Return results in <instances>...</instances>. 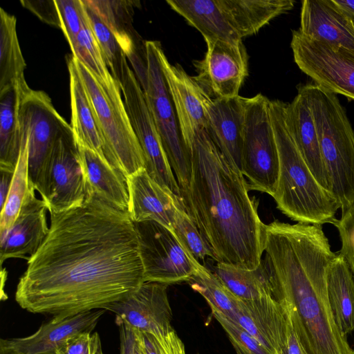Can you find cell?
<instances>
[{
	"label": "cell",
	"mask_w": 354,
	"mask_h": 354,
	"mask_svg": "<svg viewBox=\"0 0 354 354\" xmlns=\"http://www.w3.org/2000/svg\"><path fill=\"white\" fill-rule=\"evenodd\" d=\"M50 214L48 233L17 286L21 308L66 317L103 309L145 282L128 212L92 194L81 205Z\"/></svg>",
	"instance_id": "obj_1"
},
{
	"label": "cell",
	"mask_w": 354,
	"mask_h": 354,
	"mask_svg": "<svg viewBox=\"0 0 354 354\" xmlns=\"http://www.w3.org/2000/svg\"><path fill=\"white\" fill-rule=\"evenodd\" d=\"M189 151L190 182L180 192L185 211L214 261L257 268L264 252L266 225L243 175L228 163L205 129L195 133Z\"/></svg>",
	"instance_id": "obj_2"
},
{
	"label": "cell",
	"mask_w": 354,
	"mask_h": 354,
	"mask_svg": "<svg viewBox=\"0 0 354 354\" xmlns=\"http://www.w3.org/2000/svg\"><path fill=\"white\" fill-rule=\"evenodd\" d=\"M264 252L273 271V296L286 310L306 353L354 354L330 305L327 274L337 254L322 227L298 224L286 231L270 229Z\"/></svg>",
	"instance_id": "obj_3"
},
{
	"label": "cell",
	"mask_w": 354,
	"mask_h": 354,
	"mask_svg": "<svg viewBox=\"0 0 354 354\" xmlns=\"http://www.w3.org/2000/svg\"><path fill=\"white\" fill-rule=\"evenodd\" d=\"M286 104L279 100L270 102L279 160L277 186L272 197L277 208L292 221L333 224L339 206L317 180L299 152L285 121Z\"/></svg>",
	"instance_id": "obj_4"
},
{
	"label": "cell",
	"mask_w": 354,
	"mask_h": 354,
	"mask_svg": "<svg viewBox=\"0 0 354 354\" xmlns=\"http://www.w3.org/2000/svg\"><path fill=\"white\" fill-rule=\"evenodd\" d=\"M300 87L314 118L331 194L343 213L354 204V131L335 93L315 83Z\"/></svg>",
	"instance_id": "obj_5"
},
{
	"label": "cell",
	"mask_w": 354,
	"mask_h": 354,
	"mask_svg": "<svg viewBox=\"0 0 354 354\" xmlns=\"http://www.w3.org/2000/svg\"><path fill=\"white\" fill-rule=\"evenodd\" d=\"M73 59L100 129L108 162L126 177L145 169L144 153L122 98L120 84L113 77L109 82L100 80L73 56Z\"/></svg>",
	"instance_id": "obj_6"
},
{
	"label": "cell",
	"mask_w": 354,
	"mask_h": 354,
	"mask_svg": "<svg viewBox=\"0 0 354 354\" xmlns=\"http://www.w3.org/2000/svg\"><path fill=\"white\" fill-rule=\"evenodd\" d=\"M145 61L138 53L128 57L144 91L169 165L180 192L187 189L192 174L191 153L182 137L175 107L163 74L158 41H146Z\"/></svg>",
	"instance_id": "obj_7"
},
{
	"label": "cell",
	"mask_w": 354,
	"mask_h": 354,
	"mask_svg": "<svg viewBox=\"0 0 354 354\" xmlns=\"http://www.w3.org/2000/svg\"><path fill=\"white\" fill-rule=\"evenodd\" d=\"M270 102L260 93L246 97L241 171L247 178L249 190L272 196L277 186L279 160Z\"/></svg>",
	"instance_id": "obj_8"
},
{
	"label": "cell",
	"mask_w": 354,
	"mask_h": 354,
	"mask_svg": "<svg viewBox=\"0 0 354 354\" xmlns=\"http://www.w3.org/2000/svg\"><path fill=\"white\" fill-rule=\"evenodd\" d=\"M20 126L28 136V170L30 187L42 194L50 157L59 136L71 129L43 91L30 89L21 98Z\"/></svg>",
	"instance_id": "obj_9"
},
{
	"label": "cell",
	"mask_w": 354,
	"mask_h": 354,
	"mask_svg": "<svg viewBox=\"0 0 354 354\" xmlns=\"http://www.w3.org/2000/svg\"><path fill=\"white\" fill-rule=\"evenodd\" d=\"M145 281H188L201 264L187 252L172 230L153 221L133 222Z\"/></svg>",
	"instance_id": "obj_10"
},
{
	"label": "cell",
	"mask_w": 354,
	"mask_h": 354,
	"mask_svg": "<svg viewBox=\"0 0 354 354\" xmlns=\"http://www.w3.org/2000/svg\"><path fill=\"white\" fill-rule=\"evenodd\" d=\"M120 84L131 123L144 153L145 170L156 183L181 198L178 183L169 165L144 91L128 63L124 66Z\"/></svg>",
	"instance_id": "obj_11"
},
{
	"label": "cell",
	"mask_w": 354,
	"mask_h": 354,
	"mask_svg": "<svg viewBox=\"0 0 354 354\" xmlns=\"http://www.w3.org/2000/svg\"><path fill=\"white\" fill-rule=\"evenodd\" d=\"M93 193L72 129L57 139L46 168L41 199L50 212L81 205Z\"/></svg>",
	"instance_id": "obj_12"
},
{
	"label": "cell",
	"mask_w": 354,
	"mask_h": 354,
	"mask_svg": "<svg viewBox=\"0 0 354 354\" xmlns=\"http://www.w3.org/2000/svg\"><path fill=\"white\" fill-rule=\"evenodd\" d=\"M295 62L317 85L354 100V53L293 30Z\"/></svg>",
	"instance_id": "obj_13"
},
{
	"label": "cell",
	"mask_w": 354,
	"mask_h": 354,
	"mask_svg": "<svg viewBox=\"0 0 354 354\" xmlns=\"http://www.w3.org/2000/svg\"><path fill=\"white\" fill-rule=\"evenodd\" d=\"M207 51L202 60L195 64L198 84L214 98L239 95L248 75V55L239 41H206Z\"/></svg>",
	"instance_id": "obj_14"
},
{
	"label": "cell",
	"mask_w": 354,
	"mask_h": 354,
	"mask_svg": "<svg viewBox=\"0 0 354 354\" xmlns=\"http://www.w3.org/2000/svg\"><path fill=\"white\" fill-rule=\"evenodd\" d=\"M167 284L145 281L127 297L111 303L103 309L116 316L115 322L155 335L172 330V311L167 295Z\"/></svg>",
	"instance_id": "obj_15"
},
{
	"label": "cell",
	"mask_w": 354,
	"mask_h": 354,
	"mask_svg": "<svg viewBox=\"0 0 354 354\" xmlns=\"http://www.w3.org/2000/svg\"><path fill=\"white\" fill-rule=\"evenodd\" d=\"M160 57L182 137L189 150L195 133L207 129V109L213 98L180 65L171 64L163 50Z\"/></svg>",
	"instance_id": "obj_16"
},
{
	"label": "cell",
	"mask_w": 354,
	"mask_h": 354,
	"mask_svg": "<svg viewBox=\"0 0 354 354\" xmlns=\"http://www.w3.org/2000/svg\"><path fill=\"white\" fill-rule=\"evenodd\" d=\"M35 192L30 187L12 225L0 231L1 265L8 259H23L28 261L48 233L46 220L48 208L42 199L36 197Z\"/></svg>",
	"instance_id": "obj_17"
},
{
	"label": "cell",
	"mask_w": 354,
	"mask_h": 354,
	"mask_svg": "<svg viewBox=\"0 0 354 354\" xmlns=\"http://www.w3.org/2000/svg\"><path fill=\"white\" fill-rule=\"evenodd\" d=\"M234 322L240 325L270 354H281L288 337L289 316L272 295L241 299Z\"/></svg>",
	"instance_id": "obj_18"
},
{
	"label": "cell",
	"mask_w": 354,
	"mask_h": 354,
	"mask_svg": "<svg viewBox=\"0 0 354 354\" xmlns=\"http://www.w3.org/2000/svg\"><path fill=\"white\" fill-rule=\"evenodd\" d=\"M126 178L131 221H153L172 230L178 209H184L182 200L153 180L145 169Z\"/></svg>",
	"instance_id": "obj_19"
},
{
	"label": "cell",
	"mask_w": 354,
	"mask_h": 354,
	"mask_svg": "<svg viewBox=\"0 0 354 354\" xmlns=\"http://www.w3.org/2000/svg\"><path fill=\"white\" fill-rule=\"evenodd\" d=\"M105 309H95L66 317H52L33 334L11 339H1L0 343L22 354H55L57 349L69 337L84 332H92Z\"/></svg>",
	"instance_id": "obj_20"
},
{
	"label": "cell",
	"mask_w": 354,
	"mask_h": 354,
	"mask_svg": "<svg viewBox=\"0 0 354 354\" xmlns=\"http://www.w3.org/2000/svg\"><path fill=\"white\" fill-rule=\"evenodd\" d=\"M245 100L239 95L213 98L207 109V132L228 163L240 171Z\"/></svg>",
	"instance_id": "obj_21"
},
{
	"label": "cell",
	"mask_w": 354,
	"mask_h": 354,
	"mask_svg": "<svg viewBox=\"0 0 354 354\" xmlns=\"http://www.w3.org/2000/svg\"><path fill=\"white\" fill-rule=\"evenodd\" d=\"M299 32L310 39L346 48L354 53L353 18L333 0H304Z\"/></svg>",
	"instance_id": "obj_22"
},
{
	"label": "cell",
	"mask_w": 354,
	"mask_h": 354,
	"mask_svg": "<svg viewBox=\"0 0 354 354\" xmlns=\"http://www.w3.org/2000/svg\"><path fill=\"white\" fill-rule=\"evenodd\" d=\"M285 121L313 174L319 183L331 193L330 183L322 158L314 118L306 95L300 86L292 102L286 104Z\"/></svg>",
	"instance_id": "obj_23"
},
{
	"label": "cell",
	"mask_w": 354,
	"mask_h": 354,
	"mask_svg": "<svg viewBox=\"0 0 354 354\" xmlns=\"http://www.w3.org/2000/svg\"><path fill=\"white\" fill-rule=\"evenodd\" d=\"M67 66L74 139L78 146L91 149L108 162L104 140L73 55L68 57Z\"/></svg>",
	"instance_id": "obj_24"
},
{
	"label": "cell",
	"mask_w": 354,
	"mask_h": 354,
	"mask_svg": "<svg viewBox=\"0 0 354 354\" xmlns=\"http://www.w3.org/2000/svg\"><path fill=\"white\" fill-rule=\"evenodd\" d=\"M231 27L242 39L257 33L276 17L294 7L292 0H216Z\"/></svg>",
	"instance_id": "obj_25"
},
{
	"label": "cell",
	"mask_w": 354,
	"mask_h": 354,
	"mask_svg": "<svg viewBox=\"0 0 354 354\" xmlns=\"http://www.w3.org/2000/svg\"><path fill=\"white\" fill-rule=\"evenodd\" d=\"M78 149L91 192L128 212L129 196L124 174L91 149L81 146Z\"/></svg>",
	"instance_id": "obj_26"
},
{
	"label": "cell",
	"mask_w": 354,
	"mask_h": 354,
	"mask_svg": "<svg viewBox=\"0 0 354 354\" xmlns=\"http://www.w3.org/2000/svg\"><path fill=\"white\" fill-rule=\"evenodd\" d=\"M167 3L203 36L205 41L242 39L231 27L216 0H167Z\"/></svg>",
	"instance_id": "obj_27"
},
{
	"label": "cell",
	"mask_w": 354,
	"mask_h": 354,
	"mask_svg": "<svg viewBox=\"0 0 354 354\" xmlns=\"http://www.w3.org/2000/svg\"><path fill=\"white\" fill-rule=\"evenodd\" d=\"M26 67L17 37L16 18L1 8L0 91L13 87L22 95L28 93L31 88L25 80Z\"/></svg>",
	"instance_id": "obj_28"
},
{
	"label": "cell",
	"mask_w": 354,
	"mask_h": 354,
	"mask_svg": "<svg viewBox=\"0 0 354 354\" xmlns=\"http://www.w3.org/2000/svg\"><path fill=\"white\" fill-rule=\"evenodd\" d=\"M327 287L336 324L348 336L354 332V277L340 253L328 267Z\"/></svg>",
	"instance_id": "obj_29"
},
{
	"label": "cell",
	"mask_w": 354,
	"mask_h": 354,
	"mask_svg": "<svg viewBox=\"0 0 354 354\" xmlns=\"http://www.w3.org/2000/svg\"><path fill=\"white\" fill-rule=\"evenodd\" d=\"M214 273L240 299L250 300L273 296L272 271L266 256L255 269L217 263Z\"/></svg>",
	"instance_id": "obj_30"
},
{
	"label": "cell",
	"mask_w": 354,
	"mask_h": 354,
	"mask_svg": "<svg viewBox=\"0 0 354 354\" xmlns=\"http://www.w3.org/2000/svg\"><path fill=\"white\" fill-rule=\"evenodd\" d=\"M24 95L13 87L0 91V169L15 171L17 164L21 143L19 111Z\"/></svg>",
	"instance_id": "obj_31"
},
{
	"label": "cell",
	"mask_w": 354,
	"mask_h": 354,
	"mask_svg": "<svg viewBox=\"0 0 354 354\" xmlns=\"http://www.w3.org/2000/svg\"><path fill=\"white\" fill-rule=\"evenodd\" d=\"M111 30L127 55L136 50L132 35L133 9L139 3L130 0H82Z\"/></svg>",
	"instance_id": "obj_32"
},
{
	"label": "cell",
	"mask_w": 354,
	"mask_h": 354,
	"mask_svg": "<svg viewBox=\"0 0 354 354\" xmlns=\"http://www.w3.org/2000/svg\"><path fill=\"white\" fill-rule=\"evenodd\" d=\"M187 283L194 290L204 297L212 311H218L232 321L235 320L241 299L204 265L198 266Z\"/></svg>",
	"instance_id": "obj_33"
},
{
	"label": "cell",
	"mask_w": 354,
	"mask_h": 354,
	"mask_svg": "<svg viewBox=\"0 0 354 354\" xmlns=\"http://www.w3.org/2000/svg\"><path fill=\"white\" fill-rule=\"evenodd\" d=\"M21 143L6 203L1 209L0 231L10 228L17 219L24 199L30 189L28 170V136L21 126Z\"/></svg>",
	"instance_id": "obj_34"
},
{
	"label": "cell",
	"mask_w": 354,
	"mask_h": 354,
	"mask_svg": "<svg viewBox=\"0 0 354 354\" xmlns=\"http://www.w3.org/2000/svg\"><path fill=\"white\" fill-rule=\"evenodd\" d=\"M84 5L91 28L106 66L113 77L120 83L124 66L127 63V55L111 30L89 7Z\"/></svg>",
	"instance_id": "obj_35"
},
{
	"label": "cell",
	"mask_w": 354,
	"mask_h": 354,
	"mask_svg": "<svg viewBox=\"0 0 354 354\" xmlns=\"http://www.w3.org/2000/svg\"><path fill=\"white\" fill-rule=\"evenodd\" d=\"M71 49L73 56L80 61L96 77L104 82H109L113 78L91 28L88 16Z\"/></svg>",
	"instance_id": "obj_36"
},
{
	"label": "cell",
	"mask_w": 354,
	"mask_h": 354,
	"mask_svg": "<svg viewBox=\"0 0 354 354\" xmlns=\"http://www.w3.org/2000/svg\"><path fill=\"white\" fill-rule=\"evenodd\" d=\"M172 231L187 252L198 262H204L207 257L214 260L213 253L198 227L183 208H179L176 212Z\"/></svg>",
	"instance_id": "obj_37"
},
{
	"label": "cell",
	"mask_w": 354,
	"mask_h": 354,
	"mask_svg": "<svg viewBox=\"0 0 354 354\" xmlns=\"http://www.w3.org/2000/svg\"><path fill=\"white\" fill-rule=\"evenodd\" d=\"M134 330L140 354H187L174 329L161 335Z\"/></svg>",
	"instance_id": "obj_38"
},
{
	"label": "cell",
	"mask_w": 354,
	"mask_h": 354,
	"mask_svg": "<svg viewBox=\"0 0 354 354\" xmlns=\"http://www.w3.org/2000/svg\"><path fill=\"white\" fill-rule=\"evenodd\" d=\"M55 3L61 29L72 47L87 19L85 5L82 0H55Z\"/></svg>",
	"instance_id": "obj_39"
},
{
	"label": "cell",
	"mask_w": 354,
	"mask_h": 354,
	"mask_svg": "<svg viewBox=\"0 0 354 354\" xmlns=\"http://www.w3.org/2000/svg\"><path fill=\"white\" fill-rule=\"evenodd\" d=\"M212 315L227 333L237 354H270L240 325L218 311H212Z\"/></svg>",
	"instance_id": "obj_40"
},
{
	"label": "cell",
	"mask_w": 354,
	"mask_h": 354,
	"mask_svg": "<svg viewBox=\"0 0 354 354\" xmlns=\"http://www.w3.org/2000/svg\"><path fill=\"white\" fill-rule=\"evenodd\" d=\"M341 241L340 254L345 259L354 277V204L342 213L340 219L333 224Z\"/></svg>",
	"instance_id": "obj_41"
},
{
	"label": "cell",
	"mask_w": 354,
	"mask_h": 354,
	"mask_svg": "<svg viewBox=\"0 0 354 354\" xmlns=\"http://www.w3.org/2000/svg\"><path fill=\"white\" fill-rule=\"evenodd\" d=\"M101 348L97 333L84 332L67 339L55 354H97Z\"/></svg>",
	"instance_id": "obj_42"
},
{
	"label": "cell",
	"mask_w": 354,
	"mask_h": 354,
	"mask_svg": "<svg viewBox=\"0 0 354 354\" xmlns=\"http://www.w3.org/2000/svg\"><path fill=\"white\" fill-rule=\"evenodd\" d=\"M20 2L24 7L32 12L43 21L61 28V21L55 0H21Z\"/></svg>",
	"instance_id": "obj_43"
},
{
	"label": "cell",
	"mask_w": 354,
	"mask_h": 354,
	"mask_svg": "<svg viewBox=\"0 0 354 354\" xmlns=\"http://www.w3.org/2000/svg\"><path fill=\"white\" fill-rule=\"evenodd\" d=\"M118 325L120 329V354H140L134 329L123 322Z\"/></svg>",
	"instance_id": "obj_44"
},
{
	"label": "cell",
	"mask_w": 354,
	"mask_h": 354,
	"mask_svg": "<svg viewBox=\"0 0 354 354\" xmlns=\"http://www.w3.org/2000/svg\"><path fill=\"white\" fill-rule=\"evenodd\" d=\"M289 316V315H288ZM300 340L292 327L290 317L287 341L281 354H305Z\"/></svg>",
	"instance_id": "obj_45"
},
{
	"label": "cell",
	"mask_w": 354,
	"mask_h": 354,
	"mask_svg": "<svg viewBox=\"0 0 354 354\" xmlns=\"http://www.w3.org/2000/svg\"><path fill=\"white\" fill-rule=\"evenodd\" d=\"M0 171L1 174L0 183V204L1 209L8 197L14 171L5 169H0Z\"/></svg>",
	"instance_id": "obj_46"
},
{
	"label": "cell",
	"mask_w": 354,
	"mask_h": 354,
	"mask_svg": "<svg viewBox=\"0 0 354 354\" xmlns=\"http://www.w3.org/2000/svg\"><path fill=\"white\" fill-rule=\"evenodd\" d=\"M340 8L354 18V0H333Z\"/></svg>",
	"instance_id": "obj_47"
},
{
	"label": "cell",
	"mask_w": 354,
	"mask_h": 354,
	"mask_svg": "<svg viewBox=\"0 0 354 354\" xmlns=\"http://www.w3.org/2000/svg\"><path fill=\"white\" fill-rule=\"evenodd\" d=\"M0 354H22L17 350L0 343Z\"/></svg>",
	"instance_id": "obj_48"
},
{
	"label": "cell",
	"mask_w": 354,
	"mask_h": 354,
	"mask_svg": "<svg viewBox=\"0 0 354 354\" xmlns=\"http://www.w3.org/2000/svg\"><path fill=\"white\" fill-rule=\"evenodd\" d=\"M353 18V17H352ZM353 24H354V18H353Z\"/></svg>",
	"instance_id": "obj_49"
},
{
	"label": "cell",
	"mask_w": 354,
	"mask_h": 354,
	"mask_svg": "<svg viewBox=\"0 0 354 354\" xmlns=\"http://www.w3.org/2000/svg\"><path fill=\"white\" fill-rule=\"evenodd\" d=\"M305 354H307V353H306H306H305Z\"/></svg>",
	"instance_id": "obj_50"
}]
</instances>
